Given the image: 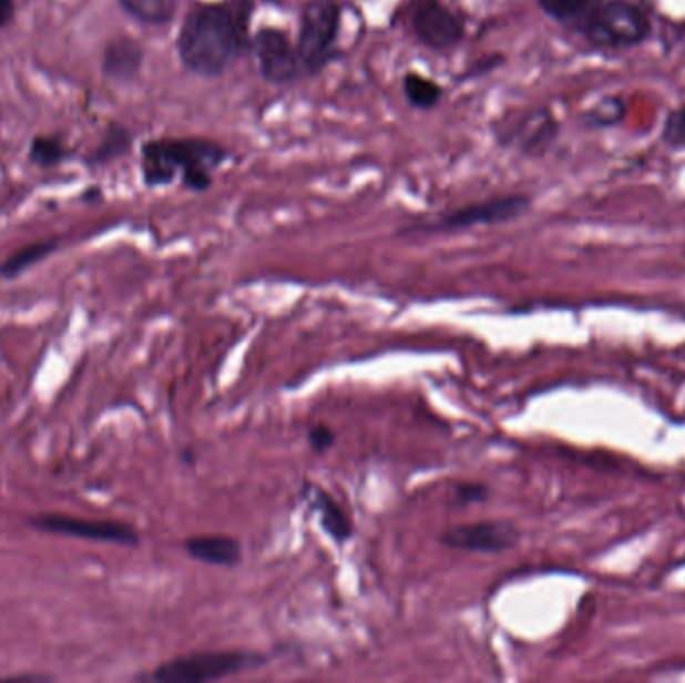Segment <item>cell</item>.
<instances>
[{
    "mask_svg": "<svg viewBox=\"0 0 685 683\" xmlns=\"http://www.w3.org/2000/svg\"><path fill=\"white\" fill-rule=\"evenodd\" d=\"M251 0L198 2L177 37L178 59L188 73L215 79L251 49Z\"/></svg>",
    "mask_w": 685,
    "mask_h": 683,
    "instance_id": "obj_1",
    "label": "cell"
},
{
    "mask_svg": "<svg viewBox=\"0 0 685 683\" xmlns=\"http://www.w3.org/2000/svg\"><path fill=\"white\" fill-rule=\"evenodd\" d=\"M228 155L225 146L197 136L153 139L141 151V173L151 188L173 185L178 179L188 191L203 193L213 186Z\"/></svg>",
    "mask_w": 685,
    "mask_h": 683,
    "instance_id": "obj_2",
    "label": "cell"
},
{
    "mask_svg": "<svg viewBox=\"0 0 685 683\" xmlns=\"http://www.w3.org/2000/svg\"><path fill=\"white\" fill-rule=\"evenodd\" d=\"M267 662L259 653L208 652L191 653L159 663L153 672L141 673L135 680L153 683H203L225 680Z\"/></svg>",
    "mask_w": 685,
    "mask_h": 683,
    "instance_id": "obj_3",
    "label": "cell"
},
{
    "mask_svg": "<svg viewBox=\"0 0 685 683\" xmlns=\"http://www.w3.org/2000/svg\"><path fill=\"white\" fill-rule=\"evenodd\" d=\"M341 31V4L337 0H309L303 7L297 52L303 77H315L327 69L337 54Z\"/></svg>",
    "mask_w": 685,
    "mask_h": 683,
    "instance_id": "obj_4",
    "label": "cell"
},
{
    "mask_svg": "<svg viewBox=\"0 0 685 683\" xmlns=\"http://www.w3.org/2000/svg\"><path fill=\"white\" fill-rule=\"evenodd\" d=\"M577 32L597 49H630L650 37L652 22L630 0H603Z\"/></svg>",
    "mask_w": 685,
    "mask_h": 683,
    "instance_id": "obj_5",
    "label": "cell"
},
{
    "mask_svg": "<svg viewBox=\"0 0 685 683\" xmlns=\"http://www.w3.org/2000/svg\"><path fill=\"white\" fill-rule=\"evenodd\" d=\"M530 208V195H523V193L501 195V197H491L488 201H479V203L449 211L446 215L436 218L433 223H426V225H419L409 231L457 233V231H466V228L479 227V225H501V223H509L513 218L525 215Z\"/></svg>",
    "mask_w": 685,
    "mask_h": 683,
    "instance_id": "obj_6",
    "label": "cell"
},
{
    "mask_svg": "<svg viewBox=\"0 0 685 683\" xmlns=\"http://www.w3.org/2000/svg\"><path fill=\"white\" fill-rule=\"evenodd\" d=\"M27 526L49 536L84 539L94 543H113L123 548H139L141 533L133 526L123 521H93V519L74 518L67 513H37L27 518Z\"/></svg>",
    "mask_w": 685,
    "mask_h": 683,
    "instance_id": "obj_7",
    "label": "cell"
},
{
    "mask_svg": "<svg viewBox=\"0 0 685 683\" xmlns=\"http://www.w3.org/2000/svg\"><path fill=\"white\" fill-rule=\"evenodd\" d=\"M409 27L417 41L433 52L453 51L466 39V21L446 0H413Z\"/></svg>",
    "mask_w": 685,
    "mask_h": 683,
    "instance_id": "obj_8",
    "label": "cell"
},
{
    "mask_svg": "<svg viewBox=\"0 0 685 683\" xmlns=\"http://www.w3.org/2000/svg\"><path fill=\"white\" fill-rule=\"evenodd\" d=\"M251 51L257 59L259 73L267 83L292 84L301 79V61L297 44L287 31L277 27H265L253 34Z\"/></svg>",
    "mask_w": 685,
    "mask_h": 683,
    "instance_id": "obj_9",
    "label": "cell"
},
{
    "mask_svg": "<svg viewBox=\"0 0 685 683\" xmlns=\"http://www.w3.org/2000/svg\"><path fill=\"white\" fill-rule=\"evenodd\" d=\"M520 529L509 521H478L447 529L439 536V543L469 553H501L515 548Z\"/></svg>",
    "mask_w": 685,
    "mask_h": 683,
    "instance_id": "obj_10",
    "label": "cell"
},
{
    "mask_svg": "<svg viewBox=\"0 0 685 683\" xmlns=\"http://www.w3.org/2000/svg\"><path fill=\"white\" fill-rule=\"evenodd\" d=\"M560 135V124L548 109H535L523 114L503 135L505 145L515 146L523 155L541 156L550 151Z\"/></svg>",
    "mask_w": 685,
    "mask_h": 683,
    "instance_id": "obj_11",
    "label": "cell"
},
{
    "mask_svg": "<svg viewBox=\"0 0 685 683\" xmlns=\"http://www.w3.org/2000/svg\"><path fill=\"white\" fill-rule=\"evenodd\" d=\"M301 496L307 499L309 508L319 516L321 528L325 529V533L333 541L345 543V541L354 538V519L349 516V511L343 508L341 503L329 491H325L323 487L315 486L311 481H305Z\"/></svg>",
    "mask_w": 685,
    "mask_h": 683,
    "instance_id": "obj_12",
    "label": "cell"
},
{
    "mask_svg": "<svg viewBox=\"0 0 685 683\" xmlns=\"http://www.w3.org/2000/svg\"><path fill=\"white\" fill-rule=\"evenodd\" d=\"M145 61L143 47L133 39H114L109 42L103 54V73L109 81L116 84L133 83L141 74Z\"/></svg>",
    "mask_w": 685,
    "mask_h": 683,
    "instance_id": "obj_13",
    "label": "cell"
},
{
    "mask_svg": "<svg viewBox=\"0 0 685 683\" xmlns=\"http://www.w3.org/2000/svg\"><path fill=\"white\" fill-rule=\"evenodd\" d=\"M183 549L191 559H197L217 568H235L243 559V546L239 539L231 536H193L185 539Z\"/></svg>",
    "mask_w": 685,
    "mask_h": 683,
    "instance_id": "obj_14",
    "label": "cell"
},
{
    "mask_svg": "<svg viewBox=\"0 0 685 683\" xmlns=\"http://www.w3.org/2000/svg\"><path fill=\"white\" fill-rule=\"evenodd\" d=\"M57 248H59V241L57 238L37 241V243L27 245V247L19 248L17 253H12L9 259L0 263V279L11 281L21 277L22 273L32 269L34 265H39L47 257H51Z\"/></svg>",
    "mask_w": 685,
    "mask_h": 683,
    "instance_id": "obj_15",
    "label": "cell"
},
{
    "mask_svg": "<svg viewBox=\"0 0 685 683\" xmlns=\"http://www.w3.org/2000/svg\"><path fill=\"white\" fill-rule=\"evenodd\" d=\"M535 2L550 19L577 31L603 0H535Z\"/></svg>",
    "mask_w": 685,
    "mask_h": 683,
    "instance_id": "obj_16",
    "label": "cell"
},
{
    "mask_svg": "<svg viewBox=\"0 0 685 683\" xmlns=\"http://www.w3.org/2000/svg\"><path fill=\"white\" fill-rule=\"evenodd\" d=\"M119 7L145 27H165L175 19L178 0H119Z\"/></svg>",
    "mask_w": 685,
    "mask_h": 683,
    "instance_id": "obj_17",
    "label": "cell"
},
{
    "mask_svg": "<svg viewBox=\"0 0 685 683\" xmlns=\"http://www.w3.org/2000/svg\"><path fill=\"white\" fill-rule=\"evenodd\" d=\"M131 149H133V133L123 124L111 123L103 141L94 149L93 155L86 159V163L94 166L109 165L116 159L129 155Z\"/></svg>",
    "mask_w": 685,
    "mask_h": 683,
    "instance_id": "obj_18",
    "label": "cell"
},
{
    "mask_svg": "<svg viewBox=\"0 0 685 683\" xmlns=\"http://www.w3.org/2000/svg\"><path fill=\"white\" fill-rule=\"evenodd\" d=\"M403 93H406L407 103L411 104L413 109L431 111L441 101L443 89H441V84H437L429 77H423V74L419 73H407L403 77Z\"/></svg>",
    "mask_w": 685,
    "mask_h": 683,
    "instance_id": "obj_19",
    "label": "cell"
},
{
    "mask_svg": "<svg viewBox=\"0 0 685 683\" xmlns=\"http://www.w3.org/2000/svg\"><path fill=\"white\" fill-rule=\"evenodd\" d=\"M67 159V146L59 136L41 135L32 139L31 149H29V161L34 166H57L63 163Z\"/></svg>",
    "mask_w": 685,
    "mask_h": 683,
    "instance_id": "obj_20",
    "label": "cell"
},
{
    "mask_svg": "<svg viewBox=\"0 0 685 683\" xmlns=\"http://www.w3.org/2000/svg\"><path fill=\"white\" fill-rule=\"evenodd\" d=\"M625 116V103L620 96H607L600 103L593 106L592 111H587L583 121L592 129H605L613 124L622 123Z\"/></svg>",
    "mask_w": 685,
    "mask_h": 683,
    "instance_id": "obj_21",
    "label": "cell"
},
{
    "mask_svg": "<svg viewBox=\"0 0 685 683\" xmlns=\"http://www.w3.org/2000/svg\"><path fill=\"white\" fill-rule=\"evenodd\" d=\"M665 143L674 149L685 146V104L667 114L664 131H662Z\"/></svg>",
    "mask_w": 685,
    "mask_h": 683,
    "instance_id": "obj_22",
    "label": "cell"
},
{
    "mask_svg": "<svg viewBox=\"0 0 685 683\" xmlns=\"http://www.w3.org/2000/svg\"><path fill=\"white\" fill-rule=\"evenodd\" d=\"M453 496L459 506H469V503H481L489 497V487L481 481H461L453 487Z\"/></svg>",
    "mask_w": 685,
    "mask_h": 683,
    "instance_id": "obj_23",
    "label": "cell"
},
{
    "mask_svg": "<svg viewBox=\"0 0 685 683\" xmlns=\"http://www.w3.org/2000/svg\"><path fill=\"white\" fill-rule=\"evenodd\" d=\"M335 439H337V435L329 425H313L307 431V441H309V447L315 453H325L327 449H331L335 446Z\"/></svg>",
    "mask_w": 685,
    "mask_h": 683,
    "instance_id": "obj_24",
    "label": "cell"
},
{
    "mask_svg": "<svg viewBox=\"0 0 685 683\" xmlns=\"http://www.w3.org/2000/svg\"><path fill=\"white\" fill-rule=\"evenodd\" d=\"M501 62H503V57H501V54H489V57H483L481 61L473 62V64H471V69L468 71V77L476 79V77L489 74L491 71L499 69V64H501Z\"/></svg>",
    "mask_w": 685,
    "mask_h": 683,
    "instance_id": "obj_25",
    "label": "cell"
},
{
    "mask_svg": "<svg viewBox=\"0 0 685 683\" xmlns=\"http://www.w3.org/2000/svg\"><path fill=\"white\" fill-rule=\"evenodd\" d=\"M14 14H17L14 0H0V29L9 27L14 21Z\"/></svg>",
    "mask_w": 685,
    "mask_h": 683,
    "instance_id": "obj_26",
    "label": "cell"
}]
</instances>
